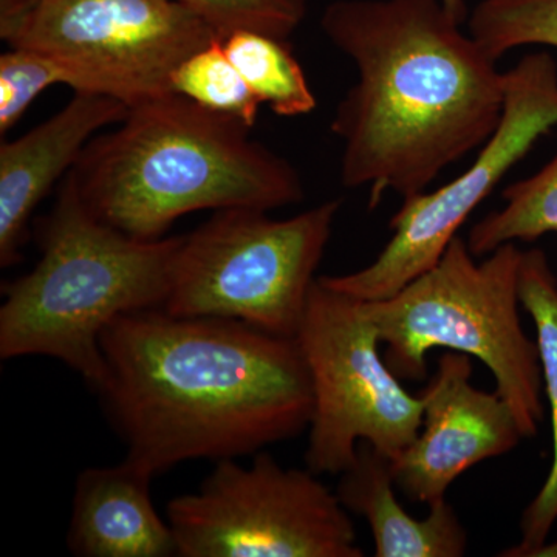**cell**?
<instances>
[{
    "mask_svg": "<svg viewBox=\"0 0 557 557\" xmlns=\"http://www.w3.org/2000/svg\"><path fill=\"white\" fill-rule=\"evenodd\" d=\"M101 348L102 408L126 457L156 475L256 456L309 429L313 391L295 338L153 309L115 319Z\"/></svg>",
    "mask_w": 557,
    "mask_h": 557,
    "instance_id": "obj_1",
    "label": "cell"
},
{
    "mask_svg": "<svg viewBox=\"0 0 557 557\" xmlns=\"http://www.w3.org/2000/svg\"><path fill=\"white\" fill-rule=\"evenodd\" d=\"M442 0H338L321 17L358 81L330 131L343 141L341 182L403 200L482 148L505 106V73Z\"/></svg>",
    "mask_w": 557,
    "mask_h": 557,
    "instance_id": "obj_2",
    "label": "cell"
},
{
    "mask_svg": "<svg viewBox=\"0 0 557 557\" xmlns=\"http://www.w3.org/2000/svg\"><path fill=\"white\" fill-rule=\"evenodd\" d=\"M249 131L234 116L164 95L132 106L69 174L98 219L141 240L163 239L190 212L299 203L298 171Z\"/></svg>",
    "mask_w": 557,
    "mask_h": 557,
    "instance_id": "obj_3",
    "label": "cell"
},
{
    "mask_svg": "<svg viewBox=\"0 0 557 557\" xmlns=\"http://www.w3.org/2000/svg\"><path fill=\"white\" fill-rule=\"evenodd\" d=\"M182 239L141 240L113 228L69 174L39 222L38 263L3 288L0 358L58 359L97 392L106 379L102 333L123 314L163 309Z\"/></svg>",
    "mask_w": 557,
    "mask_h": 557,
    "instance_id": "obj_4",
    "label": "cell"
},
{
    "mask_svg": "<svg viewBox=\"0 0 557 557\" xmlns=\"http://www.w3.org/2000/svg\"><path fill=\"white\" fill-rule=\"evenodd\" d=\"M522 252L505 244L483 262L457 236L442 259L391 298L366 300L388 368L405 381L428 376L426 355L448 348L475 357L496 379L523 438L536 437L545 417L537 343L519 314Z\"/></svg>",
    "mask_w": 557,
    "mask_h": 557,
    "instance_id": "obj_5",
    "label": "cell"
},
{
    "mask_svg": "<svg viewBox=\"0 0 557 557\" xmlns=\"http://www.w3.org/2000/svg\"><path fill=\"white\" fill-rule=\"evenodd\" d=\"M339 208L327 200L284 220L262 209L215 211L183 236L163 310L295 338Z\"/></svg>",
    "mask_w": 557,
    "mask_h": 557,
    "instance_id": "obj_6",
    "label": "cell"
},
{
    "mask_svg": "<svg viewBox=\"0 0 557 557\" xmlns=\"http://www.w3.org/2000/svg\"><path fill=\"white\" fill-rule=\"evenodd\" d=\"M309 369L313 412L307 468L317 475L351 467L359 442L398 456L423 424V399L409 394L380 354L366 300L317 278L295 336Z\"/></svg>",
    "mask_w": 557,
    "mask_h": 557,
    "instance_id": "obj_7",
    "label": "cell"
},
{
    "mask_svg": "<svg viewBox=\"0 0 557 557\" xmlns=\"http://www.w3.org/2000/svg\"><path fill=\"white\" fill-rule=\"evenodd\" d=\"M0 36L61 61L76 94L106 95L127 108L174 94V70L220 39L180 0H27L0 14Z\"/></svg>",
    "mask_w": 557,
    "mask_h": 557,
    "instance_id": "obj_8",
    "label": "cell"
},
{
    "mask_svg": "<svg viewBox=\"0 0 557 557\" xmlns=\"http://www.w3.org/2000/svg\"><path fill=\"white\" fill-rule=\"evenodd\" d=\"M166 519L180 557L364 556L336 493L267 450L249 467L218 461L196 493L172 498Z\"/></svg>",
    "mask_w": 557,
    "mask_h": 557,
    "instance_id": "obj_9",
    "label": "cell"
},
{
    "mask_svg": "<svg viewBox=\"0 0 557 557\" xmlns=\"http://www.w3.org/2000/svg\"><path fill=\"white\" fill-rule=\"evenodd\" d=\"M556 126V61L548 53L527 54L505 72L504 113L474 163L442 188L403 200L388 222L391 240L369 267L319 281L351 298H391L442 259L474 209Z\"/></svg>",
    "mask_w": 557,
    "mask_h": 557,
    "instance_id": "obj_10",
    "label": "cell"
},
{
    "mask_svg": "<svg viewBox=\"0 0 557 557\" xmlns=\"http://www.w3.org/2000/svg\"><path fill=\"white\" fill-rule=\"evenodd\" d=\"M471 357L449 350L421 391L423 424L416 440L392 458L395 483L410 500L429 505L465 471L500 457L523 438L511 406L498 392L472 386Z\"/></svg>",
    "mask_w": 557,
    "mask_h": 557,
    "instance_id": "obj_11",
    "label": "cell"
},
{
    "mask_svg": "<svg viewBox=\"0 0 557 557\" xmlns=\"http://www.w3.org/2000/svg\"><path fill=\"white\" fill-rule=\"evenodd\" d=\"M124 102L98 94H76L73 100L13 141L0 146V267L21 260L28 226L40 200L75 168L81 153L104 127L126 116Z\"/></svg>",
    "mask_w": 557,
    "mask_h": 557,
    "instance_id": "obj_12",
    "label": "cell"
},
{
    "mask_svg": "<svg viewBox=\"0 0 557 557\" xmlns=\"http://www.w3.org/2000/svg\"><path fill=\"white\" fill-rule=\"evenodd\" d=\"M157 475L131 458L87 468L76 479L67 548L78 557H171L177 544L153 507Z\"/></svg>",
    "mask_w": 557,
    "mask_h": 557,
    "instance_id": "obj_13",
    "label": "cell"
},
{
    "mask_svg": "<svg viewBox=\"0 0 557 557\" xmlns=\"http://www.w3.org/2000/svg\"><path fill=\"white\" fill-rule=\"evenodd\" d=\"M392 458L359 442L357 458L341 472L336 496L347 511L368 520L376 557H460L467 555L468 534L446 498L429 505L416 519L395 496Z\"/></svg>",
    "mask_w": 557,
    "mask_h": 557,
    "instance_id": "obj_14",
    "label": "cell"
},
{
    "mask_svg": "<svg viewBox=\"0 0 557 557\" xmlns=\"http://www.w3.org/2000/svg\"><path fill=\"white\" fill-rule=\"evenodd\" d=\"M519 298L533 318L537 333L544 394L548 399L553 428V463L544 486L522 516V541L502 556H536L545 547L557 520V278L547 256L534 248L522 252Z\"/></svg>",
    "mask_w": 557,
    "mask_h": 557,
    "instance_id": "obj_15",
    "label": "cell"
},
{
    "mask_svg": "<svg viewBox=\"0 0 557 557\" xmlns=\"http://www.w3.org/2000/svg\"><path fill=\"white\" fill-rule=\"evenodd\" d=\"M226 54L260 104L278 116L309 115L318 101L288 39L240 30L223 39Z\"/></svg>",
    "mask_w": 557,
    "mask_h": 557,
    "instance_id": "obj_16",
    "label": "cell"
},
{
    "mask_svg": "<svg viewBox=\"0 0 557 557\" xmlns=\"http://www.w3.org/2000/svg\"><path fill=\"white\" fill-rule=\"evenodd\" d=\"M502 197L505 207L490 212L469 231L468 247L475 258L505 244L534 242L557 233V156L536 174L509 185Z\"/></svg>",
    "mask_w": 557,
    "mask_h": 557,
    "instance_id": "obj_17",
    "label": "cell"
},
{
    "mask_svg": "<svg viewBox=\"0 0 557 557\" xmlns=\"http://www.w3.org/2000/svg\"><path fill=\"white\" fill-rule=\"evenodd\" d=\"M171 86L174 94L201 108L244 121L251 129L258 121L262 104L230 60L223 39L186 58L172 73Z\"/></svg>",
    "mask_w": 557,
    "mask_h": 557,
    "instance_id": "obj_18",
    "label": "cell"
},
{
    "mask_svg": "<svg viewBox=\"0 0 557 557\" xmlns=\"http://www.w3.org/2000/svg\"><path fill=\"white\" fill-rule=\"evenodd\" d=\"M469 35L498 61L512 49H557V0H480L469 14Z\"/></svg>",
    "mask_w": 557,
    "mask_h": 557,
    "instance_id": "obj_19",
    "label": "cell"
},
{
    "mask_svg": "<svg viewBox=\"0 0 557 557\" xmlns=\"http://www.w3.org/2000/svg\"><path fill=\"white\" fill-rule=\"evenodd\" d=\"M64 84L76 90L75 76L61 61L42 51L11 47L0 57V132L13 129L36 98Z\"/></svg>",
    "mask_w": 557,
    "mask_h": 557,
    "instance_id": "obj_20",
    "label": "cell"
},
{
    "mask_svg": "<svg viewBox=\"0 0 557 557\" xmlns=\"http://www.w3.org/2000/svg\"><path fill=\"white\" fill-rule=\"evenodd\" d=\"M225 39L251 30L288 39L307 14L306 0H180Z\"/></svg>",
    "mask_w": 557,
    "mask_h": 557,
    "instance_id": "obj_21",
    "label": "cell"
},
{
    "mask_svg": "<svg viewBox=\"0 0 557 557\" xmlns=\"http://www.w3.org/2000/svg\"><path fill=\"white\" fill-rule=\"evenodd\" d=\"M446 7L457 17L458 21L465 22L468 17V9L465 0H442Z\"/></svg>",
    "mask_w": 557,
    "mask_h": 557,
    "instance_id": "obj_22",
    "label": "cell"
},
{
    "mask_svg": "<svg viewBox=\"0 0 557 557\" xmlns=\"http://www.w3.org/2000/svg\"><path fill=\"white\" fill-rule=\"evenodd\" d=\"M27 0H0V14H9L20 9Z\"/></svg>",
    "mask_w": 557,
    "mask_h": 557,
    "instance_id": "obj_23",
    "label": "cell"
},
{
    "mask_svg": "<svg viewBox=\"0 0 557 557\" xmlns=\"http://www.w3.org/2000/svg\"><path fill=\"white\" fill-rule=\"evenodd\" d=\"M557 552V545H555V547H542L541 549H539V553L536 556H544L545 553H547V555H555V553Z\"/></svg>",
    "mask_w": 557,
    "mask_h": 557,
    "instance_id": "obj_24",
    "label": "cell"
}]
</instances>
